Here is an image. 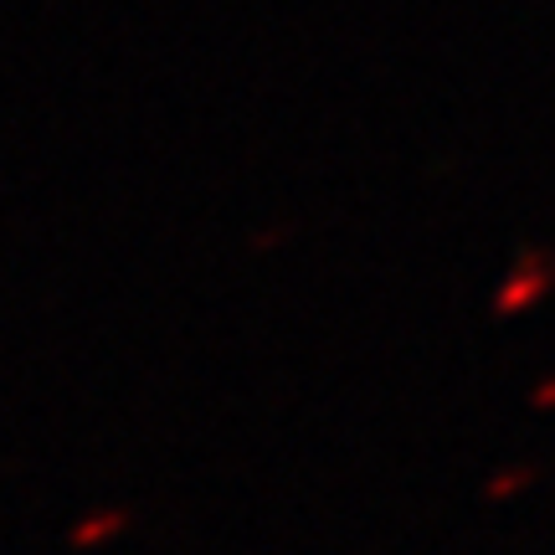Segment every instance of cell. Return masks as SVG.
<instances>
[{
  "mask_svg": "<svg viewBox=\"0 0 555 555\" xmlns=\"http://www.w3.org/2000/svg\"><path fill=\"white\" fill-rule=\"evenodd\" d=\"M124 530H129V515H124V509H93L88 519H78V525L67 530V545H73V551H99L108 540H119Z\"/></svg>",
  "mask_w": 555,
  "mask_h": 555,
  "instance_id": "cell-1",
  "label": "cell"
},
{
  "mask_svg": "<svg viewBox=\"0 0 555 555\" xmlns=\"http://www.w3.org/2000/svg\"><path fill=\"white\" fill-rule=\"evenodd\" d=\"M525 483H530V468H509L504 478H494V483H489V499H509V494H519Z\"/></svg>",
  "mask_w": 555,
  "mask_h": 555,
  "instance_id": "cell-2",
  "label": "cell"
}]
</instances>
